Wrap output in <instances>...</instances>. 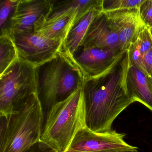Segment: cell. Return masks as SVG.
I'll use <instances>...</instances> for the list:
<instances>
[{
    "mask_svg": "<svg viewBox=\"0 0 152 152\" xmlns=\"http://www.w3.org/2000/svg\"><path fill=\"white\" fill-rule=\"evenodd\" d=\"M130 65L128 50L103 73L86 79L82 88L87 127L95 132L112 130L117 116L136 102L129 94L126 76Z\"/></svg>",
    "mask_w": 152,
    "mask_h": 152,
    "instance_id": "6da1fadb",
    "label": "cell"
},
{
    "mask_svg": "<svg viewBox=\"0 0 152 152\" xmlns=\"http://www.w3.org/2000/svg\"><path fill=\"white\" fill-rule=\"evenodd\" d=\"M37 93L46 113L56 103L82 88L83 71L64 44L49 61L35 68Z\"/></svg>",
    "mask_w": 152,
    "mask_h": 152,
    "instance_id": "7a4b0ae2",
    "label": "cell"
},
{
    "mask_svg": "<svg viewBox=\"0 0 152 152\" xmlns=\"http://www.w3.org/2000/svg\"><path fill=\"white\" fill-rule=\"evenodd\" d=\"M43 111L34 93L8 116L0 115V152H26L40 141Z\"/></svg>",
    "mask_w": 152,
    "mask_h": 152,
    "instance_id": "3957f363",
    "label": "cell"
},
{
    "mask_svg": "<svg viewBox=\"0 0 152 152\" xmlns=\"http://www.w3.org/2000/svg\"><path fill=\"white\" fill-rule=\"evenodd\" d=\"M86 126V107L81 88L50 108L41 141L58 152H64L77 132Z\"/></svg>",
    "mask_w": 152,
    "mask_h": 152,
    "instance_id": "277c9868",
    "label": "cell"
},
{
    "mask_svg": "<svg viewBox=\"0 0 152 152\" xmlns=\"http://www.w3.org/2000/svg\"><path fill=\"white\" fill-rule=\"evenodd\" d=\"M34 93L35 67L19 58L0 75V115L8 116Z\"/></svg>",
    "mask_w": 152,
    "mask_h": 152,
    "instance_id": "5b68a950",
    "label": "cell"
},
{
    "mask_svg": "<svg viewBox=\"0 0 152 152\" xmlns=\"http://www.w3.org/2000/svg\"><path fill=\"white\" fill-rule=\"evenodd\" d=\"M10 34L14 39L19 58L35 68L53 58L64 43L48 39L35 31Z\"/></svg>",
    "mask_w": 152,
    "mask_h": 152,
    "instance_id": "8992f818",
    "label": "cell"
},
{
    "mask_svg": "<svg viewBox=\"0 0 152 152\" xmlns=\"http://www.w3.org/2000/svg\"><path fill=\"white\" fill-rule=\"evenodd\" d=\"M126 134L115 130L104 132H95L87 126L80 130L66 151L97 152L134 150L138 149L125 142Z\"/></svg>",
    "mask_w": 152,
    "mask_h": 152,
    "instance_id": "52a82bcc",
    "label": "cell"
},
{
    "mask_svg": "<svg viewBox=\"0 0 152 152\" xmlns=\"http://www.w3.org/2000/svg\"><path fill=\"white\" fill-rule=\"evenodd\" d=\"M51 7L50 0H18L6 30L11 34L34 32L37 25L47 18Z\"/></svg>",
    "mask_w": 152,
    "mask_h": 152,
    "instance_id": "ba28073f",
    "label": "cell"
},
{
    "mask_svg": "<svg viewBox=\"0 0 152 152\" xmlns=\"http://www.w3.org/2000/svg\"><path fill=\"white\" fill-rule=\"evenodd\" d=\"M104 13L110 27L119 38L121 51L127 50L137 39L139 32L144 25L140 19L138 8Z\"/></svg>",
    "mask_w": 152,
    "mask_h": 152,
    "instance_id": "9c48e42d",
    "label": "cell"
},
{
    "mask_svg": "<svg viewBox=\"0 0 152 152\" xmlns=\"http://www.w3.org/2000/svg\"><path fill=\"white\" fill-rule=\"evenodd\" d=\"M122 52L80 45L73 57L87 79L97 76L106 71Z\"/></svg>",
    "mask_w": 152,
    "mask_h": 152,
    "instance_id": "30bf717a",
    "label": "cell"
},
{
    "mask_svg": "<svg viewBox=\"0 0 152 152\" xmlns=\"http://www.w3.org/2000/svg\"><path fill=\"white\" fill-rule=\"evenodd\" d=\"M80 45L122 52L118 36L110 27L106 14L103 11L91 24Z\"/></svg>",
    "mask_w": 152,
    "mask_h": 152,
    "instance_id": "8fae6325",
    "label": "cell"
},
{
    "mask_svg": "<svg viewBox=\"0 0 152 152\" xmlns=\"http://www.w3.org/2000/svg\"><path fill=\"white\" fill-rule=\"evenodd\" d=\"M83 16L74 13L54 21L43 19L37 25L34 31L48 39L64 42L72 27Z\"/></svg>",
    "mask_w": 152,
    "mask_h": 152,
    "instance_id": "7c38bea8",
    "label": "cell"
},
{
    "mask_svg": "<svg viewBox=\"0 0 152 152\" xmlns=\"http://www.w3.org/2000/svg\"><path fill=\"white\" fill-rule=\"evenodd\" d=\"M126 87L129 94L135 101L152 111V92L147 76L140 69L130 64L126 76Z\"/></svg>",
    "mask_w": 152,
    "mask_h": 152,
    "instance_id": "4fadbf2b",
    "label": "cell"
},
{
    "mask_svg": "<svg viewBox=\"0 0 152 152\" xmlns=\"http://www.w3.org/2000/svg\"><path fill=\"white\" fill-rule=\"evenodd\" d=\"M50 12L45 21H54L64 16L74 13H78L82 15L94 8L102 10L103 0H66L51 1Z\"/></svg>",
    "mask_w": 152,
    "mask_h": 152,
    "instance_id": "5bb4252c",
    "label": "cell"
},
{
    "mask_svg": "<svg viewBox=\"0 0 152 152\" xmlns=\"http://www.w3.org/2000/svg\"><path fill=\"white\" fill-rule=\"evenodd\" d=\"M101 12L102 10L99 9H91L84 15L72 27L63 43L72 56L82 42L92 21Z\"/></svg>",
    "mask_w": 152,
    "mask_h": 152,
    "instance_id": "9a60e30c",
    "label": "cell"
},
{
    "mask_svg": "<svg viewBox=\"0 0 152 152\" xmlns=\"http://www.w3.org/2000/svg\"><path fill=\"white\" fill-rule=\"evenodd\" d=\"M19 59L18 52L12 35L7 30L0 34V75Z\"/></svg>",
    "mask_w": 152,
    "mask_h": 152,
    "instance_id": "2e32d148",
    "label": "cell"
},
{
    "mask_svg": "<svg viewBox=\"0 0 152 152\" xmlns=\"http://www.w3.org/2000/svg\"><path fill=\"white\" fill-rule=\"evenodd\" d=\"M145 0H103L102 11L138 8Z\"/></svg>",
    "mask_w": 152,
    "mask_h": 152,
    "instance_id": "e0dca14e",
    "label": "cell"
},
{
    "mask_svg": "<svg viewBox=\"0 0 152 152\" xmlns=\"http://www.w3.org/2000/svg\"><path fill=\"white\" fill-rule=\"evenodd\" d=\"M18 0H0V28L6 30L18 4Z\"/></svg>",
    "mask_w": 152,
    "mask_h": 152,
    "instance_id": "ac0fdd59",
    "label": "cell"
},
{
    "mask_svg": "<svg viewBox=\"0 0 152 152\" xmlns=\"http://www.w3.org/2000/svg\"><path fill=\"white\" fill-rule=\"evenodd\" d=\"M132 44L142 56L152 49V36L150 29L144 25L139 32L137 39Z\"/></svg>",
    "mask_w": 152,
    "mask_h": 152,
    "instance_id": "d6986e66",
    "label": "cell"
},
{
    "mask_svg": "<svg viewBox=\"0 0 152 152\" xmlns=\"http://www.w3.org/2000/svg\"><path fill=\"white\" fill-rule=\"evenodd\" d=\"M138 10L143 23L152 29V0H145L139 7Z\"/></svg>",
    "mask_w": 152,
    "mask_h": 152,
    "instance_id": "ffe728a7",
    "label": "cell"
},
{
    "mask_svg": "<svg viewBox=\"0 0 152 152\" xmlns=\"http://www.w3.org/2000/svg\"><path fill=\"white\" fill-rule=\"evenodd\" d=\"M26 152H58L48 145L40 141L35 144Z\"/></svg>",
    "mask_w": 152,
    "mask_h": 152,
    "instance_id": "44dd1931",
    "label": "cell"
},
{
    "mask_svg": "<svg viewBox=\"0 0 152 152\" xmlns=\"http://www.w3.org/2000/svg\"><path fill=\"white\" fill-rule=\"evenodd\" d=\"M142 59L148 76H150V72L152 70V49L142 56Z\"/></svg>",
    "mask_w": 152,
    "mask_h": 152,
    "instance_id": "7402d4cb",
    "label": "cell"
},
{
    "mask_svg": "<svg viewBox=\"0 0 152 152\" xmlns=\"http://www.w3.org/2000/svg\"><path fill=\"white\" fill-rule=\"evenodd\" d=\"M64 152H138V149L134 150H120V151H97V152H69L65 151Z\"/></svg>",
    "mask_w": 152,
    "mask_h": 152,
    "instance_id": "603a6c76",
    "label": "cell"
},
{
    "mask_svg": "<svg viewBox=\"0 0 152 152\" xmlns=\"http://www.w3.org/2000/svg\"><path fill=\"white\" fill-rule=\"evenodd\" d=\"M147 79L149 88L152 92V77L151 76H147Z\"/></svg>",
    "mask_w": 152,
    "mask_h": 152,
    "instance_id": "cb8c5ba5",
    "label": "cell"
},
{
    "mask_svg": "<svg viewBox=\"0 0 152 152\" xmlns=\"http://www.w3.org/2000/svg\"><path fill=\"white\" fill-rule=\"evenodd\" d=\"M150 76H151V77H152V71H151V72H150Z\"/></svg>",
    "mask_w": 152,
    "mask_h": 152,
    "instance_id": "d4e9b609",
    "label": "cell"
},
{
    "mask_svg": "<svg viewBox=\"0 0 152 152\" xmlns=\"http://www.w3.org/2000/svg\"><path fill=\"white\" fill-rule=\"evenodd\" d=\"M150 32H151V35H152V29H151V30H150Z\"/></svg>",
    "mask_w": 152,
    "mask_h": 152,
    "instance_id": "484cf974",
    "label": "cell"
}]
</instances>
